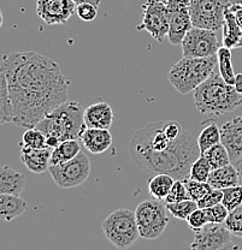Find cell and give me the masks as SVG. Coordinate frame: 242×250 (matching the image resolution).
<instances>
[{
  "mask_svg": "<svg viewBox=\"0 0 242 250\" xmlns=\"http://www.w3.org/2000/svg\"><path fill=\"white\" fill-rule=\"evenodd\" d=\"M14 111L12 124L35 127L52 109L67 100L70 82L53 59L36 52L4 54L1 65Z\"/></svg>",
  "mask_w": 242,
  "mask_h": 250,
  "instance_id": "6da1fadb",
  "label": "cell"
},
{
  "mask_svg": "<svg viewBox=\"0 0 242 250\" xmlns=\"http://www.w3.org/2000/svg\"><path fill=\"white\" fill-rule=\"evenodd\" d=\"M130 155L148 173H166L175 179L189 176L200 153L198 140L177 121L153 122L132 135Z\"/></svg>",
  "mask_w": 242,
  "mask_h": 250,
  "instance_id": "7a4b0ae2",
  "label": "cell"
},
{
  "mask_svg": "<svg viewBox=\"0 0 242 250\" xmlns=\"http://www.w3.org/2000/svg\"><path fill=\"white\" fill-rule=\"evenodd\" d=\"M193 94L195 106L204 116L220 117L235 111L242 105V94L223 80L220 70H215Z\"/></svg>",
  "mask_w": 242,
  "mask_h": 250,
  "instance_id": "3957f363",
  "label": "cell"
},
{
  "mask_svg": "<svg viewBox=\"0 0 242 250\" xmlns=\"http://www.w3.org/2000/svg\"><path fill=\"white\" fill-rule=\"evenodd\" d=\"M85 107L77 101L66 100L57 106L35 127L47 136L57 137L61 142L66 140H80L81 134L87 127L83 118Z\"/></svg>",
  "mask_w": 242,
  "mask_h": 250,
  "instance_id": "277c9868",
  "label": "cell"
},
{
  "mask_svg": "<svg viewBox=\"0 0 242 250\" xmlns=\"http://www.w3.org/2000/svg\"><path fill=\"white\" fill-rule=\"evenodd\" d=\"M217 66V56L206 58L183 57L171 66L168 80L179 94L186 95L194 92L202 82H205Z\"/></svg>",
  "mask_w": 242,
  "mask_h": 250,
  "instance_id": "5b68a950",
  "label": "cell"
},
{
  "mask_svg": "<svg viewBox=\"0 0 242 250\" xmlns=\"http://www.w3.org/2000/svg\"><path fill=\"white\" fill-rule=\"evenodd\" d=\"M103 232L109 242L118 249H129L140 237L135 212L128 208L113 210L103 221Z\"/></svg>",
  "mask_w": 242,
  "mask_h": 250,
  "instance_id": "8992f818",
  "label": "cell"
},
{
  "mask_svg": "<svg viewBox=\"0 0 242 250\" xmlns=\"http://www.w3.org/2000/svg\"><path fill=\"white\" fill-rule=\"evenodd\" d=\"M163 202L157 199L145 200L135 209V218L141 238L148 241L157 239L165 231L170 218L166 205Z\"/></svg>",
  "mask_w": 242,
  "mask_h": 250,
  "instance_id": "52a82bcc",
  "label": "cell"
},
{
  "mask_svg": "<svg viewBox=\"0 0 242 250\" xmlns=\"http://www.w3.org/2000/svg\"><path fill=\"white\" fill-rule=\"evenodd\" d=\"M48 172L59 188L71 189L82 186L88 179L90 174V160L86 153L80 152L71 160L49 166Z\"/></svg>",
  "mask_w": 242,
  "mask_h": 250,
  "instance_id": "ba28073f",
  "label": "cell"
},
{
  "mask_svg": "<svg viewBox=\"0 0 242 250\" xmlns=\"http://www.w3.org/2000/svg\"><path fill=\"white\" fill-rule=\"evenodd\" d=\"M229 0H191L189 14L193 27L218 31L224 24Z\"/></svg>",
  "mask_w": 242,
  "mask_h": 250,
  "instance_id": "9c48e42d",
  "label": "cell"
},
{
  "mask_svg": "<svg viewBox=\"0 0 242 250\" xmlns=\"http://www.w3.org/2000/svg\"><path fill=\"white\" fill-rule=\"evenodd\" d=\"M142 23L137 30H146L155 41L163 42L170 28V11L166 0H146L141 6Z\"/></svg>",
  "mask_w": 242,
  "mask_h": 250,
  "instance_id": "30bf717a",
  "label": "cell"
},
{
  "mask_svg": "<svg viewBox=\"0 0 242 250\" xmlns=\"http://www.w3.org/2000/svg\"><path fill=\"white\" fill-rule=\"evenodd\" d=\"M181 47L183 57L206 58L217 56L220 42L217 31L193 27L184 35Z\"/></svg>",
  "mask_w": 242,
  "mask_h": 250,
  "instance_id": "8fae6325",
  "label": "cell"
},
{
  "mask_svg": "<svg viewBox=\"0 0 242 250\" xmlns=\"http://www.w3.org/2000/svg\"><path fill=\"white\" fill-rule=\"evenodd\" d=\"M194 241L191 244L193 250H226L238 249L233 243L230 231L224 224L209 223L204 228L193 231Z\"/></svg>",
  "mask_w": 242,
  "mask_h": 250,
  "instance_id": "7c38bea8",
  "label": "cell"
},
{
  "mask_svg": "<svg viewBox=\"0 0 242 250\" xmlns=\"http://www.w3.org/2000/svg\"><path fill=\"white\" fill-rule=\"evenodd\" d=\"M170 11L168 40L171 45H181L184 35L193 28L189 14L191 0H166Z\"/></svg>",
  "mask_w": 242,
  "mask_h": 250,
  "instance_id": "4fadbf2b",
  "label": "cell"
},
{
  "mask_svg": "<svg viewBox=\"0 0 242 250\" xmlns=\"http://www.w3.org/2000/svg\"><path fill=\"white\" fill-rule=\"evenodd\" d=\"M36 14L47 25L65 24L76 14L74 0H38Z\"/></svg>",
  "mask_w": 242,
  "mask_h": 250,
  "instance_id": "5bb4252c",
  "label": "cell"
},
{
  "mask_svg": "<svg viewBox=\"0 0 242 250\" xmlns=\"http://www.w3.org/2000/svg\"><path fill=\"white\" fill-rule=\"evenodd\" d=\"M220 143L224 145L231 163L242 155V116L235 117L220 126Z\"/></svg>",
  "mask_w": 242,
  "mask_h": 250,
  "instance_id": "9a60e30c",
  "label": "cell"
},
{
  "mask_svg": "<svg viewBox=\"0 0 242 250\" xmlns=\"http://www.w3.org/2000/svg\"><path fill=\"white\" fill-rule=\"evenodd\" d=\"M80 141L86 149L92 154H103L112 145V135L110 129H99V127L87 126L81 134Z\"/></svg>",
  "mask_w": 242,
  "mask_h": 250,
  "instance_id": "2e32d148",
  "label": "cell"
},
{
  "mask_svg": "<svg viewBox=\"0 0 242 250\" xmlns=\"http://www.w3.org/2000/svg\"><path fill=\"white\" fill-rule=\"evenodd\" d=\"M52 149L49 147L35 149L21 146V160L25 167L35 174L48 171Z\"/></svg>",
  "mask_w": 242,
  "mask_h": 250,
  "instance_id": "e0dca14e",
  "label": "cell"
},
{
  "mask_svg": "<svg viewBox=\"0 0 242 250\" xmlns=\"http://www.w3.org/2000/svg\"><path fill=\"white\" fill-rule=\"evenodd\" d=\"M83 118L87 126L110 129L113 123V111L110 104L100 101L85 108Z\"/></svg>",
  "mask_w": 242,
  "mask_h": 250,
  "instance_id": "ac0fdd59",
  "label": "cell"
},
{
  "mask_svg": "<svg viewBox=\"0 0 242 250\" xmlns=\"http://www.w3.org/2000/svg\"><path fill=\"white\" fill-rule=\"evenodd\" d=\"M24 188V174L10 166H0V194L21 195Z\"/></svg>",
  "mask_w": 242,
  "mask_h": 250,
  "instance_id": "d6986e66",
  "label": "cell"
},
{
  "mask_svg": "<svg viewBox=\"0 0 242 250\" xmlns=\"http://www.w3.org/2000/svg\"><path fill=\"white\" fill-rule=\"evenodd\" d=\"M28 209V203L21 195L0 194V220L12 221L24 214Z\"/></svg>",
  "mask_w": 242,
  "mask_h": 250,
  "instance_id": "ffe728a7",
  "label": "cell"
},
{
  "mask_svg": "<svg viewBox=\"0 0 242 250\" xmlns=\"http://www.w3.org/2000/svg\"><path fill=\"white\" fill-rule=\"evenodd\" d=\"M207 183L212 187V189L223 190L225 188L240 184V178H239L238 170L234 166V164L231 163L223 166V167L211 171Z\"/></svg>",
  "mask_w": 242,
  "mask_h": 250,
  "instance_id": "44dd1931",
  "label": "cell"
},
{
  "mask_svg": "<svg viewBox=\"0 0 242 250\" xmlns=\"http://www.w3.org/2000/svg\"><path fill=\"white\" fill-rule=\"evenodd\" d=\"M223 46L228 48H241L242 47V28L238 24L230 9L225 10L224 24H223Z\"/></svg>",
  "mask_w": 242,
  "mask_h": 250,
  "instance_id": "7402d4cb",
  "label": "cell"
},
{
  "mask_svg": "<svg viewBox=\"0 0 242 250\" xmlns=\"http://www.w3.org/2000/svg\"><path fill=\"white\" fill-rule=\"evenodd\" d=\"M81 152V145L79 140H66L59 143L56 148L52 149L51 160H49V166L59 165L65 161H69L74 159L75 156L79 155Z\"/></svg>",
  "mask_w": 242,
  "mask_h": 250,
  "instance_id": "603a6c76",
  "label": "cell"
},
{
  "mask_svg": "<svg viewBox=\"0 0 242 250\" xmlns=\"http://www.w3.org/2000/svg\"><path fill=\"white\" fill-rule=\"evenodd\" d=\"M176 179L173 176L166 173H155L152 178L148 181V191L153 199L164 201L165 197L170 192L171 188Z\"/></svg>",
  "mask_w": 242,
  "mask_h": 250,
  "instance_id": "cb8c5ba5",
  "label": "cell"
},
{
  "mask_svg": "<svg viewBox=\"0 0 242 250\" xmlns=\"http://www.w3.org/2000/svg\"><path fill=\"white\" fill-rule=\"evenodd\" d=\"M14 111H12L11 99H10L9 87H7L6 75L0 66V125L12 123Z\"/></svg>",
  "mask_w": 242,
  "mask_h": 250,
  "instance_id": "d4e9b609",
  "label": "cell"
},
{
  "mask_svg": "<svg viewBox=\"0 0 242 250\" xmlns=\"http://www.w3.org/2000/svg\"><path fill=\"white\" fill-rule=\"evenodd\" d=\"M218 59V70L223 80L229 84H233L235 82V72L233 67V56H231V49L225 46H220L217 52Z\"/></svg>",
  "mask_w": 242,
  "mask_h": 250,
  "instance_id": "484cf974",
  "label": "cell"
},
{
  "mask_svg": "<svg viewBox=\"0 0 242 250\" xmlns=\"http://www.w3.org/2000/svg\"><path fill=\"white\" fill-rule=\"evenodd\" d=\"M198 146H199L200 153H205L211 147L217 143H220V129L217 124L211 122L201 130L198 136Z\"/></svg>",
  "mask_w": 242,
  "mask_h": 250,
  "instance_id": "4316f807",
  "label": "cell"
},
{
  "mask_svg": "<svg viewBox=\"0 0 242 250\" xmlns=\"http://www.w3.org/2000/svg\"><path fill=\"white\" fill-rule=\"evenodd\" d=\"M202 155L207 159L212 170H216V168L223 167V166L228 165V164H231L230 155H229L228 150H226L223 143H217L213 147L209 148L206 152L202 153Z\"/></svg>",
  "mask_w": 242,
  "mask_h": 250,
  "instance_id": "83f0119b",
  "label": "cell"
},
{
  "mask_svg": "<svg viewBox=\"0 0 242 250\" xmlns=\"http://www.w3.org/2000/svg\"><path fill=\"white\" fill-rule=\"evenodd\" d=\"M165 205L169 213H170L173 217L181 219V220H187L189 215H191L197 208H199L198 207V202L192 199L183 200V201L179 202L165 203Z\"/></svg>",
  "mask_w": 242,
  "mask_h": 250,
  "instance_id": "f1b7e54d",
  "label": "cell"
},
{
  "mask_svg": "<svg viewBox=\"0 0 242 250\" xmlns=\"http://www.w3.org/2000/svg\"><path fill=\"white\" fill-rule=\"evenodd\" d=\"M20 146L28 148H35V149L47 148L46 135L40 129H38V127H29L23 134L22 142L20 143Z\"/></svg>",
  "mask_w": 242,
  "mask_h": 250,
  "instance_id": "f546056e",
  "label": "cell"
},
{
  "mask_svg": "<svg viewBox=\"0 0 242 250\" xmlns=\"http://www.w3.org/2000/svg\"><path fill=\"white\" fill-rule=\"evenodd\" d=\"M211 171H212V167H211L207 159L202 154H200L197 159H195L194 163L192 164L188 177L189 178L194 179V181L207 182Z\"/></svg>",
  "mask_w": 242,
  "mask_h": 250,
  "instance_id": "4dcf8cb0",
  "label": "cell"
},
{
  "mask_svg": "<svg viewBox=\"0 0 242 250\" xmlns=\"http://www.w3.org/2000/svg\"><path fill=\"white\" fill-rule=\"evenodd\" d=\"M182 182H183L184 186L187 188L189 197L197 202L199 201V200H201L205 195H207L211 190H212V187H211L207 182L194 181V179L189 178V177L183 178Z\"/></svg>",
  "mask_w": 242,
  "mask_h": 250,
  "instance_id": "1f68e13d",
  "label": "cell"
},
{
  "mask_svg": "<svg viewBox=\"0 0 242 250\" xmlns=\"http://www.w3.org/2000/svg\"><path fill=\"white\" fill-rule=\"evenodd\" d=\"M222 203L225 206L229 212H231L236 207L242 205V184L223 189Z\"/></svg>",
  "mask_w": 242,
  "mask_h": 250,
  "instance_id": "d6a6232c",
  "label": "cell"
},
{
  "mask_svg": "<svg viewBox=\"0 0 242 250\" xmlns=\"http://www.w3.org/2000/svg\"><path fill=\"white\" fill-rule=\"evenodd\" d=\"M224 225L233 236L242 238V205L229 212Z\"/></svg>",
  "mask_w": 242,
  "mask_h": 250,
  "instance_id": "836d02e7",
  "label": "cell"
},
{
  "mask_svg": "<svg viewBox=\"0 0 242 250\" xmlns=\"http://www.w3.org/2000/svg\"><path fill=\"white\" fill-rule=\"evenodd\" d=\"M188 199H191V197H189V194L188 191H187V188L184 186V183L182 182V179H176L173 188H171L170 192H169V195L165 197V200H164V202L174 203Z\"/></svg>",
  "mask_w": 242,
  "mask_h": 250,
  "instance_id": "e575fe53",
  "label": "cell"
},
{
  "mask_svg": "<svg viewBox=\"0 0 242 250\" xmlns=\"http://www.w3.org/2000/svg\"><path fill=\"white\" fill-rule=\"evenodd\" d=\"M204 210L205 214H206L207 221L215 224H224V221L226 220L229 214V210L226 209V207L222 202L212 206V207L205 208Z\"/></svg>",
  "mask_w": 242,
  "mask_h": 250,
  "instance_id": "d590c367",
  "label": "cell"
},
{
  "mask_svg": "<svg viewBox=\"0 0 242 250\" xmlns=\"http://www.w3.org/2000/svg\"><path fill=\"white\" fill-rule=\"evenodd\" d=\"M99 7L89 2H82L76 5V15L83 22H93L98 17Z\"/></svg>",
  "mask_w": 242,
  "mask_h": 250,
  "instance_id": "8d00e7d4",
  "label": "cell"
},
{
  "mask_svg": "<svg viewBox=\"0 0 242 250\" xmlns=\"http://www.w3.org/2000/svg\"><path fill=\"white\" fill-rule=\"evenodd\" d=\"M186 221L188 223L189 228H191L192 231L199 230V229L204 228L206 224H209L206 214H205V210L202 209V208H197V209L189 215Z\"/></svg>",
  "mask_w": 242,
  "mask_h": 250,
  "instance_id": "74e56055",
  "label": "cell"
},
{
  "mask_svg": "<svg viewBox=\"0 0 242 250\" xmlns=\"http://www.w3.org/2000/svg\"><path fill=\"white\" fill-rule=\"evenodd\" d=\"M223 199V190L220 189H212L207 195H205L201 200L198 201V207L202 208H209L212 207V206L218 205V203L222 202Z\"/></svg>",
  "mask_w": 242,
  "mask_h": 250,
  "instance_id": "f35d334b",
  "label": "cell"
},
{
  "mask_svg": "<svg viewBox=\"0 0 242 250\" xmlns=\"http://www.w3.org/2000/svg\"><path fill=\"white\" fill-rule=\"evenodd\" d=\"M229 9L235 17L238 24L242 28V2H231L229 5Z\"/></svg>",
  "mask_w": 242,
  "mask_h": 250,
  "instance_id": "ab89813d",
  "label": "cell"
},
{
  "mask_svg": "<svg viewBox=\"0 0 242 250\" xmlns=\"http://www.w3.org/2000/svg\"><path fill=\"white\" fill-rule=\"evenodd\" d=\"M233 164H234V166L236 167V170H238L239 178H240V184H242V155L238 159V160L234 161Z\"/></svg>",
  "mask_w": 242,
  "mask_h": 250,
  "instance_id": "60d3db41",
  "label": "cell"
},
{
  "mask_svg": "<svg viewBox=\"0 0 242 250\" xmlns=\"http://www.w3.org/2000/svg\"><path fill=\"white\" fill-rule=\"evenodd\" d=\"M234 87L239 93L242 94V74H238L235 76V82H234Z\"/></svg>",
  "mask_w": 242,
  "mask_h": 250,
  "instance_id": "b9f144b4",
  "label": "cell"
},
{
  "mask_svg": "<svg viewBox=\"0 0 242 250\" xmlns=\"http://www.w3.org/2000/svg\"><path fill=\"white\" fill-rule=\"evenodd\" d=\"M75 2L77 4H82V2H89V4H93L95 5V6L99 7V5H100V0H74Z\"/></svg>",
  "mask_w": 242,
  "mask_h": 250,
  "instance_id": "7bdbcfd3",
  "label": "cell"
},
{
  "mask_svg": "<svg viewBox=\"0 0 242 250\" xmlns=\"http://www.w3.org/2000/svg\"><path fill=\"white\" fill-rule=\"evenodd\" d=\"M2 23H4V16H2L1 9H0V29H1V27H2Z\"/></svg>",
  "mask_w": 242,
  "mask_h": 250,
  "instance_id": "ee69618b",
  "label": "cell"
},
{
  "mask_svg": "<svg viewBox=\"0 0 242 250\" xmlns=\"http://www.w3.org/2000/svg\"><path fill=\"white\" fill-rule=\"evenodd\" d=\"M229 1L231 4V2H242V0H229Z\"/></svg>",
  "mask_w": 242,
  "mask_h": 250,
  "instance_id": "f6af8a7d",
  "label": "cell"
}]
</instances>
